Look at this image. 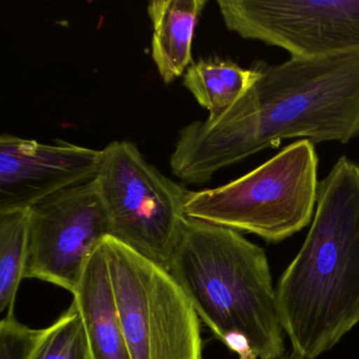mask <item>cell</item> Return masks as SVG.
<instances>
[{
  "instance_id": "cell-7",
  "label": "cell",
  "mask_w": 359,
  "mask_h": 359,
  "mask_svg": "<svg viewBox=\"0 0 359 359\" xmlns=\"http://www.w3.org/2000/svg\"><path fill=\"white\" fill-rule=\"evenodd\" d=\"M229 30L300 60L359 55V0H218Z\"/></svg>"
},
{
  "instance_id": "cell-14",
  "label": "cell",
  "mask_w": 359,
  "mask_h": 359,
  "mask_svg": "<svg viewBox=\"0 0 359 359\" xmlns=\"http://www.w3.org/2000/svg\"><path fill=\"white\" fill-rule=\"evenodd\" d=\"M29 359H89L81 315L72 302L43 334Z\"/></svg>"
},
{
  "instance_id": "cell-1",
  "label": "cell",
  "mask_w": 359,
  "mask_h": 359,
  "mask_svg": "<svg viewBox=\"0 0 359 359\" xmlns=\"http://www.w3.org/2000/svg\"><path fill=\"white\" fill-rule=\"evenodd\" d=\"M260 76L228 110L180 130L172 172L205 184L283 140L348 144L359 136V55L259 62Z\"/></svg>"
},
{
  "instance_id": "cell-6",
  "label": "cell",
  "mask_w": 359,
  "mask_h": 359,
  "mask_svg": "<svg viewBox=\"0 0 359 359\" xmlns=\"http://www.w3.org/2000/svg\"><path fill=\"white\" fill-rule=\"evenodd\" d=\"M94 182L110 236L168 270L188 218L191 191L163 175L126 140L102 149Z\"/></svg>"
},
{
  "instance_id": "cell-4",
  "label": "cell",
  "mask_w": 359,
  "mask_h": 359,
  "mask_svg": "<svg viewBox=\"0 0 359 359\" xmlns=\"http://www.w3.org/2000/svg\"><path fill=\"white\" fill-rule=\"evenodd\" d=\"M318 165L314 142L297 140L229 184L191 192L186 215L280 243L312 222Z\"/></svg>"
},
{
  "instance_id": "cell-3",
  "label": "cell",
  "mask_w": 359,
  "mask_h": 359,
  "mask_svg": "<svg viewBox=\"0 0 359 359\" xmlns=\"http://www.w3.org/2000/svg\"><path fill=\"white\" fill-rule=\"evenodd\" d=\"M168 271L199 318L239 359L285 353L266 252L232 229L187 218Z\"/></svg>"
},
{
  "instance_id": "cell-16",
  "label": "cell",
  "mask_w": 359,
  "mask_h": 359,
  "mask_svg": "<svg viewBox=\"0 0 359 359\" xmlns=\"http://www.w3.org/2000/svg\"><path fill=\"white\" fill-rule=\"evenodd\" d=\"M266 359H306V358H304V357H302V356H300V355H298L297 353L293 352V351H292L291 353H287V354H285V353H283V354L278 355V356L270 357V358H266Z\"/></svg>"
},
{
  "instance_id": "cell-12",
  "label": "cell",
  "mask_w": 359,
  "mask_h": 359,
  "mask_svg": "<svg viewBox=\"0 0 359 359\" xmlns=\"http://www.w3.org/2000/svg\"><path fill=\"white\" fill-rule=\"evenodd\" d=\"M259 76V62L253 68H243L230 60L209 58L187 69L184 85L209 111V116L215 117L236 104Z\"/></svg>"
},
{
  "instance_id": "cell-2",
  "label": "cell",
  "mask_w": 359,
  "mask_h": 359,
  "mask_svg": "<svg viewBox=\"0 0 359 359\" xmlns=\"http://www.w3.org/2000/svg\"><path fill=\"white\" fill-rule=\"evenodd\" d=\"M276 295L293 352L306 359L331 350L359 323V165L348 157L320 180L310 230Z\"/></svg>"
},
{
  "instance_id": "cell-13",
  "label": "cell",
  "mask_w": 359,
  "mask_h": 359,
  "mask_svg": "<svg viewBox=\"0 0 359 359\" xmlns=\"http://www.w3.org/2000/svg\"><path fill=\"white\" fill-rule=\"evenodd\" d=\"M29 209L0 212V312L14 313L29 253Z\"/></svg>"
},
{
  "instance_id": "cell-15",
  "label": "cell",
  "mask_w": 359,
  "mask_h": 359,
  "mask_svg": "<svg viewBox=\"0 0 359 359\" xmlns=\"http://www.w3.org/2000/svg\"><path fill=\"white\" fill-rule=\"evenodd\" d=\"M43 331L22 325L15 313L6 315L0 323V359L30 358Z\"/></svg>"
},
{
  "instance_id": "cell-5",
  "label": "cell",
  "mask_w": 359,
  "mask_h": 359,
  "mask_svg": "<svg viewBox=\"0 0 359 359\" xmlns=\"http://www.w3.org/2000/svg\"><path fill=\"white\" fill-rule=\"evenodd\" d=\"M102 248L131 359H203L201 318L169 271L113 237Z\"/></svg>"
},
{
  "instance_id": "cell-9",
  "label": "cell",
  "mask_w": 359,
  "mask_h": 359,
  "mask_svg": "<svg viewBox=\"0 0 359 359\" xmlns=\"http://www.w3.org/2000/svg\"><path fill=\"white\" fill-rule=\"evenodd\" d=\"M100 161L102 150L4 134L0 137V212L29 209L56 193L92 182Z\"/></svg>"
},
{
  "instance_id": "cell-10",
  "label": "cell",
  "mask_w": 359,
  "mask_h": 359,
  "mask_svg": "<svg viewBox=\"0 0 359 359\" xmlns=\"http://www.w3.org/2000/svg\"><path fill=\"white\" fill-rule=\"evenodd\" d=\"M73 302L81 315L89 359H131L102 243L86 264Z\"/></svg>"
},
{
  "instance_id": "cell-8",
  "label": "cell",
  "mask_w": 359,
  "mask_h": 359,
  "mask_svg": "<svg viewBox=\"0 0 359 359\" xmlns=\"http://www.w3.org/2000/svg\"><path fill=\"white\" fill-rule=\"evenodd\" d=\"M30 234L25 278L74 294L86 264L110 224L95 182L56 193L29 208Z\"/></svg>"
},
{
  "instance_id": "cell-11",
  "label": "cell",
  "mask_w": 359,
  "mask_h": 359,
  "mask_svg": "<svg viewBox=\"0 0 359 359\" xmlns=\"http://www.w3.org/2000/svg\"><path fill=\"white\" fill-rule=\"evenodd\" d=\"M207 0H153L148 14L153 25L152 58L165 83L182 76L192 62L195 27Z\"/></svg>"
}]
</instances>
